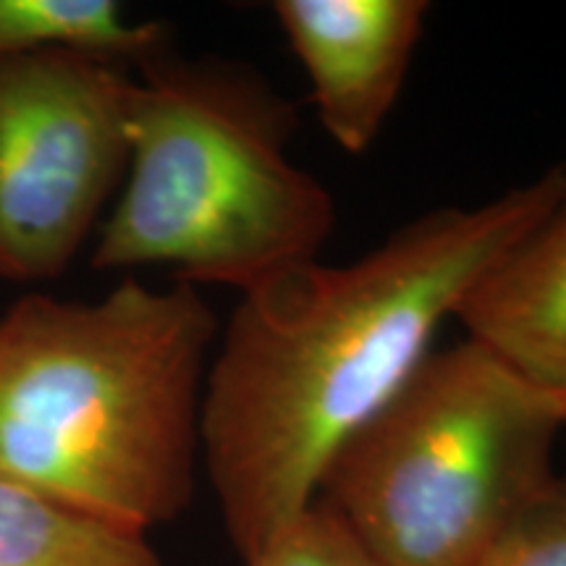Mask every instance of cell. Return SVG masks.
I'll use <instances>...</instances> for the list:
<instances>
[{"mask_svg": "<svg viewBox=\"0 0 566 566\" xmlns=\"http://www.w3.org/2000/svg\"><path fill=\"white\" fill-rule=\"evenodd\" d=\"M467 338L551 394H566V195L459 304Z\"/></svg>", "mask_w": 566, "mask_h": 566, "instance_id": "52a82bcc", "label": "cell"}, {"mask_svg": "<svg viewBox=\"0 0 566 566\" xmlns=\"http://www.w3.org/2000/svg\"><path fill=\"white\" fill-rule=\"evenodd\" d=\"M424 0H275L325 134L349 155L380 137L424 34Z\"/></svg>", "mask_w": 566, "mask_h": 566, "instance_id": "8992f818", "label": "cell"}, {"mask_svg": "<svg viewBox=\"0 0 566 566\" xmlns=\"http://www.w3.org/2000/svg\"><path fill=\"white\" fill-rule=\"evenodd\" d=\"M564 195L558 163L475 208L424 212L352 263L313 260L242 294L205 378L200 451L244 564L315 504L472 283Z\"/></svg>", "mask_w": 566, "mask_h": 566, "instance_id": "6da1fadb", "label": "cell"}, {"mask_svg": "<svg viewBox=\"0 0 566 566\" xmlns=\"http://www.w3.org/2000/svg\"><path fill=\"white\" fill-rule=\"evenodd\" d=\"M244 566H384L338 516L315 501Z\"/></svg>", "mask_w": 566, "mask_h": 566, "instance_id": "30bf717a", "label": "cell"}, {"mask_svg": "<svg viewBox=\"0 0 566 566\" xmlns=\"http://www.w3.org/2000/svg\"><path fill=\"white\" fill-rule=\"evenodd\" d=\"M0 566H163L147 535L105 525L0 478Z\"/></svg>", "mask_w": 566, "mask_h": 566, "instance_id": "ba28073f", "label": "cell"}, {"mask_svg": "<svg viewBox=\"0 0 566 566\" xmlns=\"http://www.w3.org/2000/svg\"><path fill=\"white\" fill-rule=\"evenodd\" d=\"M548 391L470 338L430 352L338 451L317 501L384 566H478L554 483Z\"/></svg>", "mask_w": 566, "mask_h": 566, "instance_id": "277c9868", "label": "cell"}, {"mask_svg": "<svg viewBox=\"0 0 566 566\" xmlns=\"http://www.w3.org/2000/svg\"><path fill=\"white\" fill-rule=\"evenodd\" d=\"M478 566H566V475L554 478Z\"/></svg>", "mask_w": 566, "mask_h": 566, "instance_id": "8fae6325", "label": "cell"}, {"mask_svg": "<svg viewBox=\"0 0 566 566\" xmlns=\"http://www.w3.org/2000/svg\"><path fill=\"white\" fill-rule=\"evenodd\" d=\"M48 48L139 63L168 48V30L132 21L116 0H0V59Z\"/></svg>", "mask_w": 566, "mask_h": 566, "instance_id": "9c48e42d", "label": "cell"}, {"mask_svg": "<svg viewBox=\"0 0 566 566\" xmlns=\"http://www.w3.org/2000/svg\"><path fill=\"white\" fill-rule=\"evenodd\" d=\"M218 336L187 283L21 296L0 315V478L129 533L176 520L195 495Z\"/></svg>", "mask_w": 566, "mask_h": 566, "instance_id": "7a4b0ae2", "label": "cell"}, {"mask_svg": "<svg viewBox=\"0 0 566 566\" xmlns=\"http://www.w3.org/2000/svg\"><path fill=\"white\" fill-rule=\"evenodd\" d=\"M137 66L126 184L92 268H168L176 283L242 296L321 260L336 202L289 155L294 105L231 61L163 48Z\"/></svg>", "mask_w": 566, "mask_h": 566, "instance_id": "3957f363", "label": "cell"}, {"mask_svg": "<svg viewBox=\"0 0 566 566\" xmlns=\"http://www.w3.org/2000/svg\"><path fill=\"white\" fill-rule=\"evenodd\" d=\"M134 76L48 48L0 59V281L61 275L129 166Z\"/></svg>", "mask_w": 566, "mask_h": 566, "instance_id": "5b68a950", "label": "cell"}, {"mask_svg": "<svg viewBox=\"0 0 566 566\" xmlns=\"http://www.w3.org/2000/svg\"><path fill=\"white\" fill-rule=\"evenodd\" d=\"M548 396H551V401H554V409H556L558 420H562L564 428H566V394H551L548 391Z\"/></svg>", "mask_w": 566, "mask_h": 566, "instance_id": "7c38bea8", "label": "cell"}]
</instances>
